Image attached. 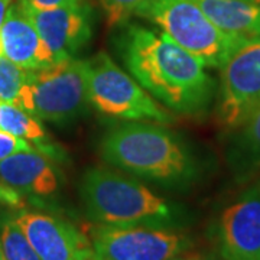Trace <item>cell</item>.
I'll return each mask as SVG.
<instances>
[{"label": "cell", "mask_w": 260, "mask_h": 260, "mask_svg": "<svg viewBox=\"0 0 260 260\" xmlns=\"http://www.w3.org/2000/svg\"><path fill=\"white\" fill-rule=\"evenodd\" d=\"M113 47L138 83L169 112L201 117L211 109L217 85L205 65L165 32L132 23L116 26Z\"/></svg>", "instance_id": "obj_1"}, {"label": "cell", "mask_w": 260, "mask_h": 260, "mask_svg": "<svg viewBox=\"0 0 260 260\" xmlns=\"http://www.w3.org/2000/svg\"><path fill=\"white\" fill-rule=\"evenodd\" d=\"M99 150L110 168L168 191L186 192L204 177V160L189 140L159 123H120Z\"/></svg>", "instance_id": "obj_2"}, {"label": "cell", "mask_w": 260, "mask_h": 260, "mask_svg": "<svg viewBox=\"0 0 260 260\" xmlns=\"http://www.w3.org/2000/svg\"><path fill=\"white\" fill-rule=\"evenodd\" d=\"M80 198L87 218L94 224L178 230L191 224V213L184 205L156 194L143 181L114 168H88L80 182Z\"/></svg>", "instance_id": "obj_3"}, {"label": "cell", "mask_w": 260, "mask_h": 260, "mask_svg": "<svg viewBox=\"0 0 260 260\" xmlns=\"http://www.w3.org/2000/svg\"><path fill=\"white\" fill-rule=\"evenodd\" d=\"M16 107L39 120L70 126L90 112L85 59L64 58L29 71Z\"/></svg>", "instance_id": "obj_4"}, {"label": "cell", "mask_w": 260, "mask_h": 260, "mask_svg": "<svg viewBox=\"0 0 260 260\" xmlns=\"http://www.w3.org/2000/svg\"><path fill=\"white\" fill-rule=\"evenodd\" d=\"M135 15L158 25L205 67L221 68L249 39L217 28L194 0H143Z\"/></svg>", "instance_id": "obj_5"}, {"label": "cell", "mask_w": 260, "mask_h": 260, "mask_svg": "<svg viewBox=\"0 0 260 260\" xmlns=\"http://www.w3.org/2000/svg\"><path fill=\"white\" fill-rule=\"evenodd\" d=\"M90 104L103 116L123 121L174 123V114L164 109L132 75L106 52L85 59Z\"/></svg>", "instance_id": "obj_6"}, {"label": "cell", "mask_w": 260, "mask_h": 260, "mask_svg": "<svg viewBox=\"0 0 260 260\" xmlns=\"http://www.w3.org/2000/svg\"><path fill=\"white\" fill-rule=\"evenodd\" d=\"M93 260H171L192 246L182 230L153 225H102L90 233Z\"/></svg>", "instance_id": "obj_7"}, {"label": "cell", "mask_w": 260, "mask_h": 260, "mask_svg": "<svg viewBox=\"0 0 260 260\" xmlns=\"http://www.w3.org/2000/svg\"><path fill=\"white\" fill-rule=\"evenodd\" d=\"M220 70L217 116L234 129L260 104V37L246 41Z\"/></svg>", "instance_id": "obj_8"}, {"label": "cell", "mask_w": 260, "mask_h": 260, "mask_svg": "<svg viewBox=\"0 0 260 260\" xmlns=\"http://www.w3.org/2000/svg\"><path fill=\"white\" fill-rule=\"evenodd\" d=\"M19 5L55 61L75 58L93 39L95 13L85 2L54 9H37L23 0Z\"/></svg>", "instance_id": "obj_9"}, {"label": "cell", "mask_w": 260, "mask_h": 260, "mask_svg": "<svg viewBox=\"0 0 260 260\" xmlns=\"http://www.w3.org/2000/svg\"><path fill=\"white\" fill-rule=\"evenodd\" d=\"M214 239L224 260H260V181L224 208Z\"/></svg>", "instance_id": "obj_10"}, {"label": "cell", "mask_w": 260, "mask_h": 260, "mask_svg": "<svg viewBox=\"0 0 260 260\" xmlns=\"http://www.w3.org/2000/svg\"><path fill=\"white\" fill-rule=\"evenodd\" d=\"M13 217L41 260H93L90 239L62 217L22 208Z\"/></svg>", "instance_id": "obj_11"}, {"label": "cell", "mask_w": 260, "mask_h": 260, "mask_svg": "<svg viewBox=\"0 0 260 260\" xmlns=\"http://www.w3.org/2000/svg\"><path fill=\"white\" fill-rule=\"evenodd\" d=\"M64 174L55 160L35 149L0 160V184L38 203H52L64 189Z\"/></svg>", "instance_id": "obj_12"}, {"label": "cell", "mask_w": 260, "mask_h": 260, "mask_svg": "<svg viewBox=\"0 0 260 260\" xmlns=\"http://www.w3.org/2000/svg\"><path fill=\"white\" fill-rule=\"evenodd\" d=\"M3 55L19 67L34 71L55 62L38 30L20 8L12 5L0 30Z\"/></svg>", "instance_id": "obj_13"}, {"label": "cell", "mask_w": 260, "mask_h": 260, "mask_svg": "<svg viewBox=\"0 0 260 260\" xmlns=\"http://www.w3.org/2000/svg\"><path fill=\"white\" fill-rule=\"evenodd\" d=\"M217 28L243 39L260 37V0H194Z\"/></svg>", "instance_id": "obj_14"}, {"label": "cell", "mask_w": 260, "mask_h": 260, "mask_svg": "<svg viewBox=\"0 0 260 260\" xmlns=\"http://www.w3.org/2000/svg\"><path fill=\"white\" fill-rule=\"evenodd\" d=\"M233 130L225 148V159L234 178L244 182L260 172V104Z\"/></svg>", "instance_id": "obj_15"}, {"label": "cell", "mask_w": 260, "mask_h": 260, "mask_svg": "<svg viewBox=\"0 0 260 260\" xmlns=\"http://www.w3.org/2000/svg\"><path fill=\"white\" fill-rule=\"evenodd\" d=\"M0 132L26 140L35 150L56 164H65L68 160L65 149L52 140L37 117L13 104L0 102Z\"/></svg>", "instance_id": "obj_16"}, {"label": "cell", "mask_w": 260, "mask_h": 260, "mask_svg": "<svg viewBox=\"0 0 260 260\" xmlns=\"http://www.w3.org/2000/svg\"><path fill=\"white\" fill-rule=\"evenodd\" d=\"M0 246L6 260H41L13 214L0 215Z\"/></svg>", "instance_id": "obj_17"}, {"label": "cell", "mask_w": 260, "mask_h": 260, "mask_svg": "<svg viewBox=\"0 0 260 260\" xmlns=\"http://www.w3.org/2000/svg\"><path fill=\"white\" fill-rule=\"evenodd\" d=\"M29 70L12 62L9 58L0 55V102L16 106L19 94L28 83Z\"/></svg>", "instance_id": "obj_18"}, {"label": "cell", "mask_w": 260, "mask_h": 260, "mask_svg": "<svg viewBox=\"0 0 260 260\" xmlns=\"http://www.w3.org/2000/svg\"><path fill=\"white\" fill-rule=\"evenodd\" d=\"M143 0H100L109 25L116 28L127 22Z\"/></svg>", "instance_id": "obj_19"}, {"label": "cell", "mask_w": 260, "mask_h": 260, "mask_svg": "<svg viewBox=\"0 0 260 260\" xmlns=\"http://www.w3.org/2000/svg\"><path fill=\"white\" fill-rule=\"evenodd\" d=\"M32 149H34L32 145L28 143L26 140L16 138L6 132H0V160H3L13 153L26 152V150H32Z\"/></svg>", "instance_id": "obj_20"}, {"label": "cell", "mask_w": 260, "mask_h": 260, "mask_svg": "<svg viewBox=\"0 0 260 260\" xmlns=\"http://www.w3.org/2000/svg\"><path fill=\"white\" fill-rule=\"evenodd\" d=\"M0 204L9 205L13 208H22L23 207V197L18 191L12 189L10 186L0 184Z\"/></svg>", "instance_id": "obj_21"}, {"label": "cell", "mask_w": 260, "mask_h": 260, "mask_svg": "<svg viewBox=\"0 0 260 260\" xmlns=\"http://www.w3.org/2000/svg\"><path fill=\"white\" fill-rule=\"evenodd\" d=\"M32 8L37 9H54V8H61V6H71L81 3L84 0H23Z\"/></svg>", "instance_id": "obj_22"}, {"label": "cell", "mask_w": 260, "mask_h": 260, "mask_svg": "<svg viewBox=\"0 0 260 260\" xmlns=\"http://www.w3.org/2000/svg\"><path fill=\"white\" fill-rule=\"evenodd\" d=\"M12 6V0H0V30L3 26V22L6 19L8 10ZM0 55H3V48H2V39H0Z\"/></svg>", "instance_id": "obj_23"}, {"label": "cell", "mask_w": 260, "mask_h": 260, "mask_svg": "<svg viewBox=\"0 0 260 260\" xmlns=\"http://www.w3.org/2000/svg\"><path fill=\"white\" fill-rule=\"evenodd\" d=\"M171 260H211V259H207V257H201V256H182V254H179V256H175V257H172Z\"/></svg>", "instance_id": "obj_24"}, {"label": "cell", "mask_w": 260, "mask_h": 260, "mask_svg": "<svg viewBox=\"0 0 260 260\" xmlns=\"http://www.w3.org/2000/svg\"><path fill=\"white\" fill-rule=\"evenodd\" d=\"M0 260H6L5 254H3V250H2V246H0Z\"/></svg>", "instance_id": "obj_25"}, {"label": "cell", "mask_w": 260, "mask_h": 260, "mask_svg": "<svg viewBox=\"0 0 260 260\" xmlns=\"http://www.w3.org/2000/svg\"><path fill=\"white\" fill-rule=\"evenodd\" d=\"M251 2H259V0H251Z\"/></svg>", "instance_id": "obj_26"}]
</instances>
